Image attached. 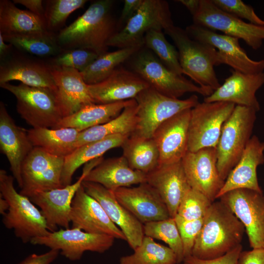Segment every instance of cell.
<instances>
[{
    "mask_svg": "<svg viewBox=\"0 0 264 264\" xmlns=\"http://www.w3.org/2000/svg\"><path fill=\"white\" fill-rule=\"evenodd\" d=\"M142 47L120 48L99 55L88 67L80 72L84 81L88 85L104 81Z\"/></svg>",
    "mask_w": 264,
    "mask_h": 264,
    "instance_id": "obj_37",
    "label": "cell"
},
{
    "mask_svg": "<svg viewBox=\"0 0 264 264\" xmlns=\"http://www.w3.org/2000/svg\"><path fill=\"white\" fill-rule=\"evenodd\" d=\"M137 104L135 99L127 106L121 113L112 120L80 132L77 148L106 137L118 134L131 135L136 124Z\"/></svg>",
    "mask_w": 264,
    "mask_h": 264,
    "instance_id": "obj_34",
    "label": "cell"
},
{
    "mask_svg": "<svg viewBox=\"0 0 264 264\" xmlns=\"http://www.w3.org/2000/svg\"><path fill=\"white\" fill-rule=\"evenodd\" d=\"M86 192L102 206L111 221L125 235L130 246L134 250L145 236L143 224L124 207L116 199L113 191L100 184L83 181Z\"/></svg>",
    "mask_w": 264,
    "mask_h": 264,
    "instance_id": "obj_20",
    "label": "cell"
},
{
    "mask_svg": "<svg viewBox=\"0 0 264 264\" xmlns=\"http://www.w3.org/2000/svg\"><path fill=\"white\" fill-rule=\"evenodd\" d=\"M236 105L223 102L198 103L191 110L188 152L217 147L222 127Z\"/></svg>",
    "mask_w": 264,
    "mask_h": 264,
    "instance_id": "obj_10",
    "label": "cell"
},
{
    "mask_svg": "<svg viewBox=\"0 0 264 264\" xmlns=\"http://www.w3.org/2000/svg\"><path fill=\"white\" fill-rule=\"evenodd\" d=\"M173 41L178 52L183 74L198 86L214 91L220 86L214 66H218V50L191 39L185 29L173 25L164 30Z\"/></svg>",
    "mask_w": 264,
    "mask_h": 264,
    "instance_id": "obj_4",
    "label": "cell"
},
{
    "mask_svg": "<svg viewBox=\"0 0 264 264\" xmlns=\"http://www.w3.org/2000/svg\"><path fill=\"white\" fill-rule=\"evenodd\" d=\"M114 239L110 235L88 233L72 227L50 232L46 236L33 239L30 243L58 250L66 259L75 261L80 260L86 251L105 252L113 245Z\"/></svg>",
    "mask_w": 264,
    "mask_h": 264,
    "instance_id": "obj_13",
    "label": "cell"
},
{
    "mask_svg": "<svg viewBox=\"0 0 264 264\" xmlns=\"http://www.w3.org/2000/svg\"><path fill=\"white\" fill-rule=\"evenodd\" d=\"M212 202L203 194L191 188L182 199L176 215L187 220L204 218Z\"/></svg>",
    "mask_w": 264,
    "mask_h": 264,
    "instance_id": "obj_43",
    "label": "cell"
},
{
    "mask_svg": "<svg viewBox=\"0 0 264 264\" xmlns=\"http://www.w3.org/2000/svg\"><path fill=\"white\" fill-rule=\"evenodd\" d=\"M176 1L185 6L192 16L197 12L200 4V0H179Z\"/></svg>",
    "mask_w": 264,
    "mask_h": 264,
    "instance_id": "obj_52",
    "label": "cell"
},
{
    "mask_svg": "<svg viewBox=\"0 0 264 264\" xmlns=\"http://www.w3.org/2000/svg\"><path fill=\"white\" fill-rule=\"evenodd\" d=\"M130 136L121 134L110 135L77 148L65 158L61 177L63 187L71 184L74 173L81 166L102 157L106 152L111 149L121 147Z\"/></svg>",
    "mask_w": 264,
    "mask_h": 264,
    "instance_id": "obj_31",
    "label": "cell"
},
{
    "mask_svg": "<svg viewBox=\"0 0 264 264\" xmlns=\"http://www.w3.org/2000/svg\"><path fill=\"white\" fill-rule=\"evenodd\" d=\"M242 251V244L226 254L216 259L211 260H201L190 256L184 259L183 263L187 264H238L239 259Z\"/></svg>",
    "mask_w": 264,
    "mask_h": 264,
    "instance_id": "obj_46",
    "label": "cell"
},
{
    "mask_svg": "<svg viewBox=\"0 0 264 264\" xmlns=\"http://www.w3.org/2000/svg\"><path fill=\"white\" fill-rule=\"evenodd\" d=\"M15 4H21L44 21V1L42 0H13Z\"/></svg>",
    "mask_w": 264,
    "mask_h": 264,
    "instance_id": "obj_50",
    "label": "cell"
},
{
    "mask_svg": "<svg viewBox=\"0 0 264 264\" xmlns=\"http://www.w3.org/2000/svg\"><path fill=\"white\" fill-rule=\"evenodd\" d=\"M189 36L209 44L218 49V66L225 64L232 69L246 74H257L264 70V59L255 61L241 46L239 39L195 24L185 29Z\"/></svg>",
    "mask_w": 264,
    "mask_h": 264,
    "instance_id": "obj_15",
    "label": "cell"
},
{
    "mask_svg": "<svg viewBox=\"0 0 264 264\" xmlns=\"http://www.w3.org/2000/svg\"><path fill=\"white\" fill-rule=\"evenodd\" d=\"M65 157L34 147L22 167V186L20 193L29 198L36 193L63 187L61 177Z\"/></svg>",
    "mask_w": 264,
    "mask_h": 264,
    "instance_id": "obj_11",
    "label": "cell"
},
{
    "mask_svg": "<svg viewBox=\"0 0 264 264\" xmlns=\"http://www.w3.org/2000/svg\"><path fill=\"white\" fill-rule=\"evenodd\" d=\"M90 170L91 168L86 165L82 175L75 183L39 192L29 198L31 201L40 208L50 232L58 230V226L69 228L72 200Z\"/></svg>",
    "mask_w": 264,
    "mask_h": 264,
    "instance_id": "obj_18",
    "label": "cell"
},
{
    "mask_svg": "<svg viewBox=\"0 0 264 264\" xmlns=\"http://www.w3.org/2000/svg\"><path fill=\"white\" fill-rule=\"evenodd\" d=\"M183 264H186V263H183Z\"/></svg>",
    "mask_w": 264,
    "mask_h": 264,
    "instance_id": "obj_54",
    "label": "cell"
},
{
    "mask_svg": "<svg viewBox=\"0 0 264 264\" xmlns=\"http://www.w3.org/2000/svg\"><path fill=\"white\" fill-rule=\"evenodd\" d=\"M191 109L183 110L170 118L154 133L153 138L159 151V165L179 162L187 153Z\"/></svg>",
    "mask_w": 264,
    "mask_h": 264,
    "instance_id": "obj_23",
    "label": "cell"
},
{
    "mask_svg": "<svg viewBox=\"0 0 264 264\" xmlns=\"http://www.w3.org/2000/svg\"><path fill=\"white\" fill-rule=\"evenodd\" d=\"M181 162L191 187L214 201L224 183L217 167V148L207 147L187 152Z\"/></svg>",
    "mask_w": 264,
    "mask_h": 264,
    "instance_id": "obj_16",
    "label": "cell"
},
{
    "mask_svg": "<svg viewBox=\"0 0 264 264\" xmlns=\"http://www.w3.org/2000/svg\"><path fill=\"white\" fill-rule=\"evenodd\" d=\"M98 56L88 49L73 48L63 49L58 55L46 61L52 66L71 68L82 72Z\"/></svg>",
    "mask_w": 264,
    "mask_h": 264,
    "instance_id": "obj_42",
    "label": "cell"
},
{
    "mask_svg": "<svg viewBox=\"0 0 264 264\" xmlns=\"http://www.w3.org/2000/svg\"><path fill=\"white\" fill-rule=\"evenodd\" d=\"M144 46L150 50L168 68L182 75L176 48L166 39L162 30L152 29L144 38Z\"/></svg>",
    "mask_w": 264,
    "mask_h": 264,
    "instance_id": "obj_40",
    "label": "cell"
},
{
    "mask_svg": "<svg viewBox=\"0 0 264 264\" xmlns=\"http://www.w3.org/2000/svg\"><path fill=\"white\" fill-rule=\"evenodd\" d=\"M137 104L136 124L132 135L153 138L156 129L177 113L195 107L198 103L196 95L185 99L167 96L149 87L135 98Z\"/></svg>",
    "mask_w": 264,
    "mask_h": 264,
    "instance_id": "obj_8",
    "label": "cell"
},
{
    "mask_svg": "<svg viewBox=\"0 0 264 264\" xmlns=\"http://www.w3.org/2000/svg\"><path fill=\"white\" fill-rule=\"evenodd\" d=\"M52 66L46 60L21 53H12L0 61V84L19 81L28 86L50 89L57 92Z\"/></svg>",
    "mask_w": 264,
    "mask_h": 264,
    "instance_id": "obj_19",
    "label": "cell"
},
{
    "mask_svg": "<svg viewBox=\"0 0 264 264\" xmlns=\"http://www.w3.org/2000/svg\"><path fill=\"white\" fill-rule=\"evenodd\" d=\"M14 179L5 170H0V194L9 204L2 221L6 228L13 230L16 237L26 243L47 235L50 231L41 211L28 197L16 191Z\"/></svg>",
    "mask_w": 264,
    "mask_h": 264,
    "instance_id": "obj_3",
    "label": "cell"
},
{
    "mask_svg": "<svg viewBox=\"0 0 264 264\" xmlns=\"http://www.w3.org/2000/svg\"><path fill=\"white\" fill-rule=\"evenodd\" d=\"M245 228L223 202L213 201L204 217L192 256L201 260L220 257L241 244Z\"/></svg>",
    "mask_w": 264,
    "mask_h": 264,
    "instance_id": "obj_2",
    "label": "cell"
},
{
    "mask_svg": "<svg viewBox=\"0 0 264 264\" xmlns=\"http://www.w3.org/2000/svg\"><path fill=\"white\" fill-rule=\"evenodd\" d=\"M0 86L15 96L17 112L32 128H54L64 117L56 93L50 89L22 83Z\"/></svg>",
    "mask_w": 264,
    "mask_h": 264,
    "instance_id": "obj_7",
    "label": "cell"
},
{
    "mask_svg": "<svg viewBox=\"0 0 264 264\" xmlns=\"http://www.w3.org/2000/svg\"><path fill=\"white\" fill-rule=\"evenodd\" d=\"M59 252L57 250L50 249L43 254H32L18 264H51L57 259Z\"/></svg>",
    "mask_w": 264,
    "mask_h": 264,
    "instance_id": "obj_48",
    "label": "cell"
},
{
    "mask_svg": "<svg viewBox=\"0 0 264 264\" xmlns=\"http://www.w3.org/2000/svg\"><path fill=\"white\" fill-rule=\"evenodd\" d=\"M145 236L164 242L176 254L177 264L184 259L181 236L173 218L146 223L143 224Z\"/></svg>",
    "mask_w": 264,
    "mask_h": 264,
    "instance_id": "obj_39",
    "label": "cell"
},
{
    "mask_svg": "<svg viewBox=\"0 0 264 264\" xmlns=\"http://www.w3.org/2000/svg\"><path fill=\"white\" fill-rule=\"evenodd\" d=\"M193 20L195 24L242 39L254 50L260 48L264 41V26L246 22L222 11L212 0H200Z\"/></svg>",
    "mask_w": 264,
    "mask_h": 264,
    "instance_id": "obj_12",
    "label": "cell"
},
{
    "mask_svg": "<svg viewBox=\"0 0 264 264\" xmlns=\"http://www.w3.org/2000/svg\"><path fill=\"white\" fill-rule=\"evenodd\" d=\"M147 183L159 194L166 205L170 217L177 214L180 203L191 188L185 175L181 160L161 165L147 174Z\"/></svg>",
    "mask_w": 264,
    "mask_h": 264,
    "instance_id": "obj_26",
    "label": "cell"
},
{
    "mask_svg": "<svg viewBox=\"0 0 264 264\" xmlns=\"http://www.w3.org/2000/svg\"><path fill=\"white\" fill-rule=\"evenodd\" d=\"M80 131L74 128H32L27 130L28 137L35 147L47 153L66 157L77 148Z\"/></svg>",
    "mask_w": 264,
    "mask_h": 264,
    "instance_id": "obj_33",
    "label": "cell"
},
{
    "mask_svg": "<svg viewBox=\"0 0 264 264\" xmlns=\"http://www.w3.org/2000/svg\"><path fill=\"white\" fill-rule=\"evenodd\" d=\"M129 61L130 70L140 76L151 88L167 96L179 98L186 93L194 92L206 97L214 92L210 88L195 85L182 75L174 72L145 46Z\"/></svg>",
    "mask_w": 264,
    "mask_h": 264,
    "instance_id": "obj_5",
    "label": "cell"
},
{
    "mask_svg": "<svg viewBox=\"0 0 264 264\" xmlns=\"http://www.w3.org/2000/svg\"><path fill=\"white\" fill-rule=\"evenodd\" d=\"M238 264H264V248L242 251Z\"/></svg>",
    "mask_w": 264,
    "mask_h": 264,
    "instance_id": "obj_49",
    "label": "cell"
},
{
    "mask_svg": "<svg viewBox=\"0 0 264 264\" xmlns=\"http://www.w3.org/2000/svg\"><path fill=\"white\" fill-rule=\"evenodd\" d=\"M2 36L6 42L20 52L42 59L52 58L63 49L58 43L56 34L49 32Z\"/></svg>",
    "mask_w": 264,
    "mask_h": 264,
    "instance_id": "obj_36",
    "label": "cell"
},
{
    "mask_svg": "<svg viewBox=\"0 0 264 264\" xmlns=\"http://www.w3.org/2000/svg\"><path fill=\"white\" fill-rule=\"evenodd\" d=\"M84 181L97 183L114 191L147 181V174L132 169L123 156L103 159L86 176Z\"/></svg>",
    "mask_w": 264,
    "mask_h": 264,
    "instance_id": "obj_29",
    "label": "cell"
},
{
    "mask_svg": "<svg viewBox=\"0 0 264 264\" xmlns=\"http://www.w3.org/2000/svg\"><path fill=\"white\" fill-rule=\"evenodd\" d=\"M214 4L222 11L250 23L264 26V20L255 13L252 7L241 0H212Z\"/></svg>",
    "mask_w": 264,
    "mask_h": 264,
    "instance_id": "obj_44",
    "label": "cell"
},
{
    "mask_svg": "<svg viewBox=\"0 0 264 264\" xmlns=\"http://www.w3.org/2000/svg\"><path fill=\"white\" fill-rule=\"evenodd\" d=\"M70 219L72 227L126 241L122 231L111 221L98 201L86 192L82 184L72 200Z\"/></svg>",
    "mask_w": 264,
    "mask_h": 264,
    "instance_id": "obj_17",
    "label": "cell"
},
{
    "mask_svg": "<svg viewBox=\"0 0 264 264\" xmlns=\"http://www.w3.org/2000/svg\"><path fill=\"white\" fill-rule=\"evenodd\" d=\"M114 1H93L75 21L56 34L63 49L84 48L99 56L108 51V43L118 31V22L112 12Z\"/></svg>",
    "mask_w": 264,
    "mask_h": 264,
    "instance_id": "obj_1",
    "label": "cell"
},
{
    "mask_svg": "<svg viewBox=\"0 0 264 264\" xmlns=\"http://www.w3.org/2000/svg\"><path fill=\"white\" fill-rule=\"evenodd\" d=\"M174 219L182 240L185 259L192 255L193 246L201 229L204 218L187 220L176 215Z\"/></svg>",
    "mask_w": 264,
    "mask_h": 264,
    "instance_id": "obj_45",
    "label": "cell"
},
{
    "mask_svg": "<svg viewBox=\"0 0 264 264\" xmlns=\"http://www.w3.org/2000/svg\"><path fill=\"white\" fill-rule=\"evenodd\" d=\"M131 255L123 256L119 264H177L175 252L145 236L141 244Z\"/></svg>",
    "mask_w": 264,
    "mask_h": 264,
    "instance_id": "obj_38",
    "label": "cell"
},
{
    "mask_svg": "<svg viewBox=\"0 0 264 264\" xmlns=\"http://www.w3.org/2000/svg\"><path fill=\"white\" fill-rule=\"evenodd\" d=\"M87 0H47L44 1V22L47 30L57 34L64 28L68 16L82 8Z\"/></svg>",
    "mask_w": 264,
    "mask_h": 264,
    "instance_id": "obj_41",
    "label": "cell"
},
{
    "mask_svg": "<svg viewBox=\"0 0 264 264\" xmlns=\"http://www.w3.org/2000/svg\"><path fill=\"white\" fill-rule=\"evenodd\" d=\"M257 112L253 108L236 106L222 127L216 148L217 167L224 181L251 138Z\"/></svg>",
    "mask_w": 264,
    "mask_h": 264,
    "instance_id": "obj_6",
    "label": "cell"
},
{
    "mask_svg": "<svg viewBox=\"0 0 264 264\" xmlns=\"http://www.w3.org/2000/svg\"><path fill=\"white\" fill-rule=\"evenodd\" d=\"M168 2L163 0H143L134 15L108 43L118 49L144 46V38L149 31H164L174 25Z\"/></svg>",
    "mask_w": 264,
    "mask_h": 264,
    "instance_id": "obj_9",
    "label": "cell"
},
{
    "mask_svg": "<svg viewBox=\"0 0 264 264\" xmlns=\"http://www.w3.org/2000/svg\"><path fill=\"white\" fill-rule=\"evenodd\" d=\"M48 32L44 21L40 17L29 10L19 8L13 1L0 0V33L3 36Z\"/></svg>",
    "mask_w": 264,
    "mask_h": 264,
    "instance_id": "obj_32",
    "label": "cell"
},
{
    "mask_svg": "<svg viewBox=\"0 0 264 264\" xmlns=\"http://www.w3.org/2000/svg\"><path fill=\"white\" fill-rule=\"evenodd\" d=\"M264 142L251 137L240 160L228 174L217 199L236 189H247L263 193L258 180L257 169L264 163Z\"/></svg>",
    "mask_w": 264,
    "mask_h": 264,
    "instance_id": "obj_27",
    "label": "cell"
},
{
    "mask_svg": "<svg viewBox=\"0 0 264 264\" xmlns=\"http://www.w3.org/2000/svg\"><path fill=\"white\" fill-rule=\"evenodd\" d=\"M121 147L122 155L133 170L148 174L159 165V153L153 138L131 134Z\"/></svg>",
    "mask_w": 264,
    "mask_h": 264,
    "instance_id": "obj_35",
    "label": "cell"
},
{
    "mask_svg": "<svg viewBox=\"0 0 264 264\" xmlns=\"http://www.w3.org/2000/svg\"><path fill=\"white\" fill-rule=\"evenodd\" d=\"M0 147L8 160L13 176L21 189L22 165L34 147L28 137L27 130L16 125L2 101L0 102Z\"/></svg>",
    "mask_w": 264,
    "mask_h": 264,
    "instance_id": "obj_22",
    "label": "cell"
},
{
    "mask_svg": "<svg viewBox=\"0 0 264 264\" xmlns=\"http://www.w3.org/2000/svg\"><path fill=\"white\" fill-rule=\"evenodd\" d=\"M51 72L64 117L75 113L87 105L95 103L89 94L88 85L78 70L52 66Z\"/></svg>",
    "mask_w": 264,
    "mask_h": 264,
    "instance_id": "obj_28",
    "label": "cell"
},
{
    "mask_svg": "<svg viewBox=\"0 0 264 264\" xmlns=\"http://www.w3.org/2000/svg\"><path fill=\"white\" fill-rule=\"evenodd\" d=\"M14 47L10 44L6 42L0 33V59L2 61L7 58L13 53Z\"/></svg>",
    "mask_w": 264,
    "mask_h": 264,
    "instance_id": "obj_51",
    "label": "cell"
},
{
    "mask_svg": "<svg viewBox=\"0 0 264 264\" xmlns=\"http://www.w3.org/2000/svg\"><path fill=\"white\" fill-rule=\"evenodd\" d=\"M113 193L119 203L143 224L171 218L159 194L147 182L121 187Z\"/></svg>",
    "mask_w": 264,
    "mask_h": 264,
    "instance_id": "obj_21",
    "label": "cell"
},
{
    "mask_svg": "<svg viewBox=\"0 0 264 264\" xmlns=\"http://www.w3.org/2000/svg\"><path fill=\"white\" fill-rule=\"evenodd\" d=\"M8 208L9 204L7 201L1 196H0V214L3 216Z\"/></svg>",
    "mask_w": 264,
    "mask_h": 264,
    "instance_id": "obj_53",
    "label": "cell"
},
{
    "mask_svg": "<svg viewBox=\"0 0 264 264\" xmlns=\"http://www.w3.org/2000/svg\"><path fill=\"white\" fill-rule=\"evenodd\" d=\"M143 0H125L123 8L118 21V31L120 30L134 15Z\"/></svg>",
    "mask_w": 264,
    "mask_h": 264,
    "instance_id": "obj_47",
    "label": "cell"
},
{
    "mask_svg": "<svg viewBox=\"0 0 264 264\" xmlns=\"http://www.w3.org/2000/svg\"><path fill=\"white\" fill-rule=\"evenodd\" d=\"M133 99L109 104L92 103L63 117L52 129L71 128L81 132L106 123L118 116Z\"/></svg>",
    "mask_w": 264,
    "mask_h": 264,
    "instance_id": "obj_30",
    "label": "cell"
},
{
    "mask_svg": "<svg viewBox=\"0 0 264 264\" xmlns=\"http://www.w3.org/2000/svg\"><path fill=\"white\" fill-rule=\"evenodd\" d=\"M88 87L95 103L109 104L135 99L150 87L135 72L119 66L104 81Z\"/></svg>",
    "mask_w": 264,
    "mask_h": 264,
    "instance_id": "obj_24",
    "label": "cell"
},
{
    "mask_svg": "<svg viewBox=\"0 0 264 264\" xmlns=\"http://www.w3.org/2000/svg\"><path fill=\"white\" fill-rule=\"evenodd\" d=\"M231 72L219 88L204 97V102L231 103L259 111L260 106L256 93L264 84V72L246 74L233 69Z\"/></svg>",
    "mask_w": 264,
    "mask_h": 264,
    "instance_id": "obj_25",
    "label": "cell"
},
{
    "mask_svg": "<svg viewBox=\"0 0 264 264\" xmlns=\"http://www.w3.org/2000/svg\"><path fill=\"white\" fill-rule=\"evenodd\" d=\"M219 199L225 203L243 225L252 249L264 248V196L247 189L230 191Z\"/></svg>",
    "mask_w": 264,
    "mask_h": 264,
    "instance_id": "obj_14",
    "label": "cell"
}]
</instances>
